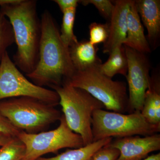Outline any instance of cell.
<instances>
[{
	"label": "cell",
	"mask_w": 160,
	"mask_h": 160,
	"mask_svg": "<svg viewBox=\"0 0 160 160\" xmlns=\"http://www.w3.org/2000/svg\"><path fill=\"white\" fill-rule=\"evenodd\" d=\"M41 21L38 62L34 70L26 76L38 86L52 88L67 82L76 70L69 48L62 42L59 29L51 12L45 10Z\"/></svg>",
	"instance_id": "obj_1"
},
{
	"label": "cell",
	"mask_w": 160,
	"mask_h": 160,
	"mask_svg": "<svg viewBox=\"0 0 160 160\" xmlns=\"http://www.w3.org/2000/svg\"><path fill=\"white\" fill-rule=\"evenodd\" d=\"M0 11L9 20L14 33L17 50L13 56V62L26 75L29 74L38 62L42 34L37 1L17 0L1 6Z\"/></svg>",
	"instance_id": "obj_2"
},
{
	"label": "cell",
	"mask_w": 160,
	"mask_h": 160,
	"mask_svg": "<svg viewBox=\"0 0 160 160\" xmlns=\"http://www.w3.org/2000/svg\"><path fill=\"white\" fill-rule=\"evenodd\" d=\"M59 97V105L69 128L81 136L84 146L93 142L92 122L96 110L103 109L102 103L80 88L66 82L52 88Z\"/></svg>",
	"instance_id": "obj_3"
},
{
	"label": "cell",
	"mask_w": 160,
	"mask_h": 160,
	"mask_svg": "<svg viewBox=\"0 0 160 160\" xmlns=\"http://www.w3.org/2000/svg\"><path fill=\"white\" fill-rule=\"evenodd\" d=\"M0 113L16 128L28 133L43 131L62 115L55 106L29 97L0 101Z\"/></svg>",
	"instance_id": "obj_4"
},
{
	"label": "cell",
	"mask_w": 160,
	"mask_h": 160,
	"mask_svg": "<svg viewBox=\"0 0 160 160\" xmlns=\"http://www.w3.org/2000/svg\"><path fill=\"white\" fill-rule=\"evenodd\" d=\"M99 66L75 71L67 83L87 92L102 103L107 110L122 113L129 112L126 83L113 81L102 74Z\"/></svg>",
	"instance_id": "obj_5"
},
{
	"label": "cell",
	"mask_w": 160,
	"mask_h": 160,
	"mask_svg": "<svg viewBox=\"0 0 160 160\" xmlns=\"http://www.w3.org/2000/svg\"><path fill=\"white\" fill-rule=\"evenodd\" d=\"M93 142L107 138H122L158 133L160 127L149 124L141 111L125 114L103 109L96 110L92 122Z\"/></svg>",
	"instance_id": "obj_6"
},
{
	"label": "cell",
	"mask_w": 160,
	"mask_h": 160,
	"mask_svg": "<svg viewBox=\"0 0 160 160\" xmlns=\"http://www.w3.org/2000/svg\"><path fill=\"white\" fill-rule=\"evenodd\" d=\"M56 129L36 133L21 131L17 137L24 144L26 152L22 160H37L44 155L55 153L64 148L77 149L84 146L81 136L69 128L62 114Z\"/></svg>",
	"instance_id": "obj_7"
},
{
	"label": "cell",
	"mask_w": 160,
	"mask_h": 160,
	"mask_svg": "<svg viewBox=\"0 0 160 160\" xmlns=\"http://www.w3.org/2000/svg\"><path fill=\"white\" fill-rule=\"evenodd\" d=\"M18 97L33 98L55 107L59 105L56 92L38 86L26 78L7 51L0 62V101Z\"/></svg>",
	"instance_id": "obj_8"
},
{
	"label": "cell",
	"mask_w": 160,
	"mask_h": 160,
	"mask_svg": "<svg viewBox=\"0 0 160 160\" xmlns=\"http://www.w3.org/2000/svg\"><path fill=\"white\" fill-rule=\"evenodd\" d=\"M125 47L128 61L126 78L128 85V110L131 113L141 111L142 108L145 94L150 83V64L146 54Z\"/></svg>",
	"instance_id": "obj_9"
},
{
	"label": "cell",
	"mask_w": 160,
	"mask_h": 160,
	"mask_svg": "<svg viewBox=\"0 0 160 160\" xmlns=\"http://www.w3.org/2000/svg\"><path fill=\"white\" fill-rule=\"evenodd\" d=\"M109 146L119 152L117 160H142L152 152L160 150V135L117 138Z\"/></svg>",
	"instance_id": "obj_10"
},
{
	"label": "cell",
	"mask_w": 160,
	"mask_h": 160,
	"mask_svg": "<svg viewBox=\"0 0 160 160\" xmlns=\"http://www.w3.org/2000/svg\"><path fill=\"white\" fill-rule=\"evenodd\" d=\"M132 0H117L109 20V35L103 46V52L109 53L114 48L123 45L127 36V16Z\"/></svg>",
	"instance_id": "obj_11"
},
{
	"label": "cell",
	"mask_w": 160,
	"mask_h": 160,
	"mask_svg": "<svg viewBox=\"0 0 160 160\" xmlns=\"http://www.w3.org/2000/svg\"><path fill=\"white\" fill-rule=\"evenodd\" d=\"M140 18L148 32V40L150 47L153 49L159 45L160 37V1H135Z\"/></svg>",
	"instance_id": "obj_12"
},
{
	"label": "cell",
	"mask_w": 160,
	"mask_h": 160,
	"mask_svg": "<svg viewBox=\"0 0 160 160\" xmlns=\"http://www.w3.org/2000/svg\"><path fill=\"white\" fill-rule=\"evenodd\" d=\"M123 45L144 54L151 52L135 1L132 0L127 16V36Z\"/></svg>",
	"instance_id": "obj_13"
},
{
	"label": "cell",
	"mask_w": 160,
	"mask_h": 160,
	"mask_svg": "<svg viewBox=\"0 0 160 160\" xmlns=\"http://www.w3.org/2000/svg\"><path fill=\"white\" fill-rule=\"evenodd\" d=\"M141 113L151 125L160 127V77L158 69L150 76Z\"/></svg>",
	"instance_id": "obj_14"
},
{
	"label": "cell",
	"mask_w": 160,
	"mask_h": 160,
	"mask_svg": "<svg viewBox=\"0 0 160 160\" xmlns=\"http://www.w3.org/2000/svg\"><path fill=\"white\" fill-rule=\"evenodd\" d=\"M69 49L76 71H83L102 64L97 55L98 48L89 41H78L69 47Z\"/></svg>",
	"instance_id": "obj_15"
},
{
	"label": "cell",
	"mask_w": 160,
	"mask_h": 160,
	"mask_svg": "<svg viewBox=\"0 0 160 160\" xmlns=\"http://www.w3.org/2000/svg\"><path fill=\"white\" fill-rule=\"evenodd\" d=\"M112 141L107 138L93 142L77 149H68L52 158L41 157L37 160H93L96 153Z\"/></svg>",
	"instance_id": "obj_16"
},
{
	"label": "cell",
	"mask_w": 160,
	"mask_h": 160,
	"mask_svg": "<svg viewBox=\"0 0 160 160\" xmlns=\"http://www.w3.org/2000/svg\"><path fill=\"white\" fill-rule=\"evenodd\" d=\"M109 54V58L106 62L99 66L100 71L111 78L117 74H121L126 77L128 61L125 46L123 45L118 46Z\"/></svg>",
	"instance_id": "obj_17"
},
{
	"label": "cell",
	"mask_w": 160,
	"mask_h": 160,
	"mask_svg": "<svg viewBox=\"0 0 160 160\" xmlns=\"http://www.w3.org/2000/svg\"><path fill=\"white\" fill-rule=\"evenodd\" d=\"M76 10L77 8H71L62 13V21L60 30V37L63 44L68 48L78 41L73 32Z\"/></svg>",
	"instance_id": "obj_18"
},
{
	"label": "cell",
	"mask_w": 160,
	"mask_h": 160,
	"mask_svg": "<svg viewBox=\"0 0 160 160\" xmlns=\"http://www.w3.org/2000/svg\"><path fill=\"white\" fill-rule=\"evenodd\" d=\"M25 152L24 144L17 137H14L0 147V160H22Z\"/></svg>",
	"instance_id": "obj_19"
},
{
	"label": "cell",
	"mask_w": 160,
	"mask_h": 160,
	"mask_svg": "<svg viewBox=\"0 0 160 160\" xmlns=\"http://www.w3.org/2000/svg\"><path fill=\"white\" fill-rule=\"evenodd\" d=\"M14 43V33L11 24L0 11V62L7 49Z\"/></svg>",
	"instance_id": "obj_20"
},
{
	"label": "cell",
	"mask_w": 160,
	"mask_h": 160,
	"mask_svg": "<svg viewBox=\"0 0 160 160\" xmlns=\"http://www.w3.org/2000/svg\"><path fill=\"white\" fill-rule=\"evenodd\" d=\"M109 35V23H92L89 26V42L96 46L105 43Z\"/></svg>",
	"instance_id": "obj_21"
},
{
	"label": "cell",
	"mask_w": 160,
	"mask_h": 160,
	"mask_svg": "<svg viewBox=\"0 0 160 160\" xmlns=\"http://www.w3.org/2000/svg\"><path fill=\"white\" fill-rule=\"evenodd\" d=\"M80 3L84 6L93 5L101 15L109 21L114 9V4L109 0H83L80 1Z\"/></svg>",
	"instance_id": "obj_22"
},
{
	"label": "cell",
	"mask_w": 160,
	"mask_h": 160,
	"mask_svg": "<svg viewBox=\"0 0 160 160\" xmlns=\"http://www.w3.org/2000/svg\"><path fill=\"white\" fill-rule=\"evenodd\" d=\"M108 145L104 146L95 155L93 160H117L119 152Z\"/></svg>",
	"instance_id": "obj_23"
},
{
	"label": "cell",
	"mask_w": 160,
	"mask_h": 160,
	"mask_svg": "<svg viewBox=\"0 0 160 160\" xmlns=\"http://www.w3.org/2000/svg\"><path fill=\"white\" fill-rule=\"evenodd\" d=\"M21 131L14 127L9 120L0 113V132L10 135L13 137H17Z\"/></svg>",
	"instance_id": "obj_24"
},
{
	"label": "cell",
	"mask_w": 160,
	"mask_h": 160,
	"mask_svg": "<svg viewBox=\"0 0 160 160\" xmlns=\"http://www.w3.org/2000/svg\"><path fill=\"white\" fill-rule=\"evenodd\" d=\"M53 2L56 3L59 7L62 12L71 8H77L78 4L80 3L78 0H54Z\"/></svg>",
	"instance_id": "obj_25"
},
{
	"label": "cell",
	"mask_w": 160,
	"mask_h": 160,
	"mask_svg": "<svg viewBox=\"0 0 160 160\" xmlns=\"http://www.w3.org/2000/svg\"><path fill=\"white\" fill-rule=\"evenodd\" d=\"M13 138L10 135L0 132V147L8 143Z\"/></svg>",
	"instance_id": "obj_26"
},
{
	"label": "cell",
	"mask_w": 160,
	"mask_h": 160,
	"mask_svg": "<svg viewBox=\"0 0 160 160\" xmlns=\"http://www.w3.org/2000/svg\"><path fill=\"white\" fill-rule=\"evenodd\" d=\"M142 160H160V153L151 155Z\"/></svg>",
	"instance_id": "obj_27"
}]
</instances>
